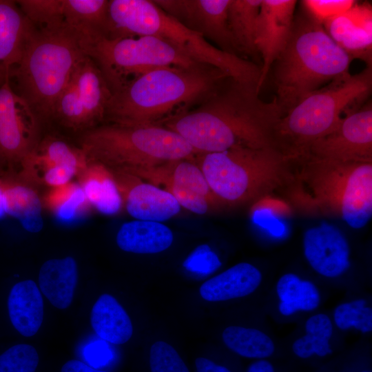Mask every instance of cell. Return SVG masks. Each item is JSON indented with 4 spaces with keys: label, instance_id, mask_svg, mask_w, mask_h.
<instances>
[{
    "label": "cell",
    "instance_id": "2",
    "mask_svg": "<svg viewBox=\"0 0 372 372\" xmlns=\"http://www.w3.org/2000/svg\"><path fill=\"white\" fill-rule=\"evenodd\" d=\"M227 77L220 69L204 63L149 71L112 94L104 121L125 125L159 124L196 104Z\"/></svg>",
    "mask_w": 372,
    "mask_h": 372
},
{
    "label": "cell",
    "instance_id": "44",
    "mask_svg": "<svg viewBox=\"0 0 372 372\" xmlns=\"http://www.w3.org/2000/svg\"><path fill=\"white\" fill-rule=\"evenodd\" d=\"M247 372H274V369L269 362L259 360L253 363L249 366Z\"/></svg>",
    "mask_w": 372,
    "mask_h": 372
},
{
    "label": "cell",
    "instance_id": "39",
    "mask_svg": "<svg viewBox=\"0 0 372 372\" xmlns=\"http://www.w3.org/2000/svg\"><path fill=\"white\" fill-rule=\"evenodd\" d=\"M355 1L352 0H304L302 8L316 21L323 24L327 20L350 9Z\"/></svg>",
    "mask_w": 372,
    "mask_h": 372
},
{
    "label": "cell",
    "instance_id": "40",
    "mask_svg": "<svg viewBox=\"0 0 372 372\" xmlns=\"http://www.w3.org/2000/svg\"><path fill=\"white\" fill-rule=\"evenodd\" d=\"M183 266L190 271L209 273L220 266L215 254L207 245L198 247L184 262Z\"/></svg>",
    "mask_w": 372,
    "mask_h": 372
},
{
    "label": "cell",
    "instance_id": "28",
    "mask_svg": "<svg viewBox=\"0 0 372 372\" xmlns=\"http://www.w3.org/2000/svg\"><path fill=\"white\" fill-rule=\"evenodd\" d=\"M77 280L76 262L70 256L45 262L39 275L42 293L59 309H66L72 303Z\"/></svg>",
    "mask_w": 372,
    "mask_h": 372
},
{
    "label": "cell",
    "instance_id": "8",
    "mask_svg": "<svg viewBox=\"0 0 372 372\" xmlns=\"http://www.w3.org/2000/svg\"><path fill=\"white\" fill-rule=\"evenodd\" d=\"M195 161L223 207L258 200L293 179V160L273 146L200 154Z\"/></svg>",
    "mask_w": 372,
    "mask_h": 372
},
{
    "label": "cell",
    "instance_id": "41",
    "mask_svg": "<svg viewBox=\"0 0 372 372\" xmlns=\"http://www.w3.org/2000/svg\"><path fill=\"white\" fill-rule=\"evenodd\" d=\"M87 361L95 369L105 365L112 358L108 346L102 341H95L85 349Z\"/></svg>",
    "mask_w": 372,
    "mask_h": 372
},
{
    "label": "cell",
    "instance_id": "6",
    "mask_svg": "<svg viewBox=\"0 0 372 372\" xmlns=\"http://www.w3.org/2000/svg\"><path fill=\"white\" fill-rule=\"evenodd\" d=\"M85 56L77 37L65 23L34 27L21 59L9 70V79H14L13 90L28 104L39 123L53 118L59 96Z\"/></svg>",
    "mask_w": 372,
    "mask_h": 372
},
{
    "label": "cell",
    "instance_id": "19",
    "mask_svg": "<svg viewBox=\"0 0 372 372\" xmlns=\"http://www.w3.org/2000/svg\"><path fill=\"white\" fill-rule=\"evenodd\" d=\"M305 257L312 268L327 277H336L349 267V249L342 232L324 223L307 229L303 237Z\"/></svg>",
    "mask_w": 372,
    "mask_h": 372
},
{
    "label": "cell",
    "instance_id": "24",
    "mask_svg": "<svg viewBox=\"0 0 372 372\" xmlns=\"http://www.w3.org/2000/svg\"><path fill=\"white\" fill-rule=\"evenodd\" d=\"M262 279L260 271L247 262L238 263L205 282L201 297L211 302L243 297L254 291Z\"/></svg>",
    "mask_w": 372,
    "mask_h": 372
},
{
    "label": "cell",
    "instance_id": "1",
    "mask_svg": "<svg viewBox=\"0 0 372 372\" xmlns=\"http://www.w3.org/2000/svg\"><path fill=\"white\" fill-rule=\"evenodd\" d=\"M259 92L256 83L227 77L196 104L158 125L178 134L197 154L276 147L274 131L284 112L276 97L264 101Z\"/></svg>",
    "mask_w": 372,
    "mask_h": 372
},
{
    "label": "cell",
    "instance_id": "11",
    "mask_svg": "<svg viewBox=\"0 0 372 372\" xmlns=\"http://www.w3.org/2000/svg\"><path fill=\"white\" fill-rule=\"evenodd\" d=\"M112 91L89 56L77 63L59 96L53 118L73 131L85 132L105 121Z\"/></svg>",
    "mask_w": 372,
    "mask_h": 372
},
{
    "label": "cell",
    "instance_id": "34",
    "mask_svg": "<svg viewBox=\"0 0 372 372\" xmlns=\"http://www.w3.org/2000/svg\"><path fill=\"white\" fill-rule=\"evenodd\" d=\"M307 333L293 344V352L307 358L316 353L324 356L332 353L329 340L332 335V324L329 317L320 313L311 316L306 322Z\"/></svg>",
    "mask_w": 372,
    "mask_h": 372
},
{
    "label": "cell",
    "instance_id": "33",
    "mask_svg": "<svg viewBox=\"0 0 372 372\" xmlns=\"http://www.w3.org/2000/svg\"><path fill=\"white\" fill-rule=\"evenodd\" d=\"M223 339L230 349L246 358H267L274 351L271 339L255 329L231 326L224 330Z\"/></svg>",
    "mask_w": 372,
    "mask_h": 372
},
{
    "label": "cell",
    "instance_id": "12",
    "mask_svg": "<svg viewBox=\"0 0 372 372\" xmlns=\"http://www.w3.org/2000/svg\"><path fill=\"white\" fill-rule=\"evenodd\" d=\"M142 179L169 192L181 207L205 214L223 207L211 190L195 159H183L137 171Z\"/></svg>",
    "mask_w": 372,
    "mask_h": 372
},
{
    "label": "cell",
    "instance_id": "37",
    "mask_svg": "<svg viewBox=\"0 0 372 372\" xmlns=\"http://www.w3.org/2000/svg\"><path fill=\"white\" fill-rule=\"evenodd\" d=\"M39 355L31 345H14L0 355V372H35Z\"/></svg>",
    "mask_w": 372,
    "mask_h": 372
},
{
    "label": "cell",
    "instance_id": "22",
    "mask_svg": "<svg viewBox=\"0 0 372 372\" xmlns=\"http://www.w3.org/2000/svg\"><path fill=\"white\" fill-rule=\"evenodd\" d=\"M77 178V183L92 209L107 216H114L121 211L123 200L112 169L89 159Z\"/></svg>",
    "mask_w": 372,
    "mask_h": 372
},
{
    "label": "cell",
    "instance_id": "17",
    "mask_svg": "<svg viewBox=\"0 0 372 372\" xmlns=\"http://www.w3.org/2000/svg\"><path fill=\"white\" fill-rule=\"evenodd\" d=\"M123 207L136 220L163 222L176 216L181 207L165 189L131 173L112 169Z\"/></svg>",
    "mask_w": 372,
    "mask_h": 372
},
{
    "label": "cell",
    "instance_id": "38",
    "mask_svg": "<svg viewBox=\"0 0 372 372\" xmlns=\"http://www.w3.org/2000/svg\"><path fill=\"white\" fill-rule=\"evenodd\" d=\"M149 364L151 372H189L177 351L163 341L151 347Z\"/></svg>",
    "mask_w": 372,
    "mask_h": 372
},
{
    "label": "cell",
    "instance_id": "23",
    "mask_svg": "<svg viewBox=\"0 0 372 372\" xmlns=\"http://www.w3.org/2000/svg\"><path fill=\"white\" fill-rule=\"evenodd\" d=\"M33 30L16 1L0 0V65L10 70L19 61Z\"/></svg>",
    "mask_w": 372,
    "mask_h": 372
},
{
    "label": "cell",
    "instance_id": "10",
    "mask_svg": "<svg viewBox=\"0 0 372 372\" xmlns=\"http://www.w3.org/2000/svg\"><path fill=\"white\" fill-rule=\"evenodd\" d=\"M87 56L101 70L112 94L132 79L149 71L200 63L164 39L149 35L104 39Z\"/></svg>",
    "mask_w": 372,
    "mask_h": 372
},
{
    "label": "cell",
    "instance_id": "21",
    "mask_svg": "<svg viewBox=\"0 0 372 372\" xmlns=\"http://www.w3.org/2000/svg\"><path fill=\"white\" fill-rule=\"evenodd\" d=\"M109 0H63V19L76 35L84 52L108 39Z\"/></svg>",
    "mask_w": 372,
    "mask_h": 372
},
{
    "label": "cell",
    "instance_id": "7",
    "mask_svg": "<svg viewBox=\"0 0 372 372\" xmlns=\"http://www.w3.org/2000/svg\"><path fill=\"white\" fill-rule=\"evenodd\" d=\"M372 90V65L335 79L311 92L285 113L274 131L276 146L292 160L304 156L316 141L335 130L359 108Z\"/></svg>",
    "mask_w": 372,
    "mask_h": 372
},
{
    "label": "cell",
    "instance_id": "20",
    "mask_svg": "<svg viewBox=\"0 0 372 372\" xmlns=\"http://www.w3.org/2000/svg\"><path fill=\"white\" fill-rule=\"evenodd\" d=\"M89 159L81 147L54 136L39 140L34 148L19 163V178L28 183H37L46 172L62 167H70L82 172Z\"/></svg>",
    "mask_w": 372,
    "mask_h": 372
},
{
    "label": "cell",
    "instance_id": "4",
    "mask_svg": "<svg viewBox=\"0 0 372 372\" xmlns=\"http://www.w3.org/2000/svg\"><path fill=\"white\" fill-rule=\"evenodd\" d=\"M288 42L273 63L278 103L284 114L323 85L350 74L353 59L302 7Z\"/></svg>",
    "mask_w": 372,
    "mask_h": 372
},
{
    "label": "cell",
    "instance_id": "36",
    "mask_svg": "<svg viewBox=\"0 0 372 372\" xmlns=\"http://www.w3.org/2000/svg\"><path fill=\"white\" fill-rule=\"evenodd\" d=\"M364 300H357L338 306L334 314L337 326L342 330L353 326L362 333L372 329V310Z\"/></svg>",
    "mask_w": 372,
    "mask_h": 372
},
{
    "label": "cell",
    "instance_id": "26",
    "mask_svg": "<svg viewBox=\"0 0 372 372\" xmlns=\"http://www.w3.org/2000/svg\"><path fill=\"white\" fill-rule=\"evenodd\" d=\"M8 309L16 330L25 337L36 334L43 321V302L33 280H23L12 287L8 299Z\"/></svg>",
    "mask_w": 372,
    "mask_h": 372
},
{
    "label": "cell",
    "instance_id": "27",
    "mask_svg": "<svg viewBox=\"0 0 372 372\" xmlns=\"http://www.w3.org/2000/svg\"><path fill=\"white\" fill-rule=\"evenodd\" d=\"M6 214L19 220L28 231L41 230L42 201L30 184L18 178H1Z\"/></svg>",
    "mask_w": 372,
    "mask_h": 372
},
{
    "label": "cell",
    "instance_id": "45",
    "mask_svg": "<svg viewBox=\"0 0 372 372\" xmlns=\"http://www.w3.org/2000/svg\"><path fill=\"white\" fill-rule=\"evenodd\" d=\"M6 214L3 192L1 185V179L0 178V218H2Z\"/></svg>",
    "mask_w": 372,
    "mask_h": 372
},
{
    "label": "cell",
    "instance_id": "46",
    "mask_svg": "<svg viewBox=\"0 0 372 372\" xmlns=\"http://www.w3.org/2000/svg\"><path fill=\"white\" fill-rule=\"evenodd\" d=\"M9 76V70L0 65V86L5 82Z\"/></svg>",
    "mask_w": 372,
    "mask_h": 372
},
{
    "label": "cell",
    "instance_id": "18",
    "mask_svg": "<svg viewBox=\"0 0 372 372\" xmlns=\"http://www.w3.org/2000/svg\"><path fill=\"white\" fill-rule=\"evenodd\" d=\"M327 34L351 57L372 65V8L357 1L345 12L322 24Z\"/></svg>",
    "mask_w": 372,
    "mask_h": 372
},
{
    "label": "cell",
    "instance_id": "29",
    "mask_svg": "<svg viewBox=\"0 0 372 372\" xmlns=\"http://www.w3.org/2000/svg\"><path fill=\"white\" fill-rule=\"evenodd\" d=\"M90 322L96 333L109 342L121 344L132 337L133 328L129 316L109 294L101 295L95 302Z\"/></svg>",
    "mask_w": 372,
    "mask_h": 372
},
{
    "label": "cell",
    "instance_id": "5",
    "mask_svg": "<svg viewBox=\"0 0 372 372\" xmlns=\"http://www.w3.org/2000/svg\"><path fill=\"white\" fill-rule=\"evenodd\" d=\"M108 17L110 39L159 37L192 60L217 68L238 81L256 83L258 88L260 65L220 50L167 14L152 0H109Z\"/></svg>",
    "mask_w": 372,
    "mask_h": 372
},
{
    "label": "cell",
    "instance_id": "43",
    "mask_svg": "<svg viewBox=\"0 0 372 372\" xmlns=\"http://www.w3.org/2000/svg\"><path fill=\"white\" fill-rule=\"evenodd\" d=\"M61 372H107V371L96 369L76 360H71L67 362L62 366Z\"/></svg>",
    "mask_w": 372,
    "mask_h": 372
},
{
    "label": "cell",
    "instance_id": "25",
    "mask_svg": "<svg viewBox=\"0 0 372 372\" xmlns=\"http://www.w3.org/2000/svg\"><path fill=\"white\" fill-rule=\"evenodd\" d=\"M174 235L160 222L133 220L124 223L116 234V243L123 251L135 254H156L169 248Z\"/></svg>",
    "mask_w": 372,
    "mask_h": 372
},
{
    "label": "cell",
    "instance_id": "47",
    "mask_svg": "<svg viewBox=\"0 0 372 372\" xmlns=\"http://www.w3.org/2000/svg\"><path fill=\"white\" fill-rule=\"evenodd\" d=\"M362 372H368V371H362Z\"/></svg>",
    "mask_w": 372,
    "mask_h": 372
},
{
    "label": "cell",
    "instance_id": "16",
    "mask_svg": "<svg viewBox=\"0 0 372 372\" xmlns=\"http://www.w3.org/2000/svg\"><path fill=\"white\" fill-rule=\"evenodd\" d=\"M296 5V0L261 1L255 36L256 49L262 60L260 90L288 42Z\"/></svg>",
    "mask_w": 372,
    "mask_h": 372
},
{
    "label": "cell",
    "instance_id": "9",
    "mask_svg": "<svg viewBox=\"0 0 372 372\" xmlns=\"http://www.w3.org/2000/svg\"><path fill=\"white\" fill-rule=\"evenodd\" d=\"M80 145L88 159L129 173L197 155L178 134L158 124L106 123L84 132Z\"/></svg>",
    "mask_w": 372,
    "mask_h": 372
},
{
    "label": "cell",
    "instance_id": "31",
    "mask_svg": "<svg viewBox=\"0 0 372 372\" xmlns=\"http://www.w3.org/2000/svg\"><path fill=\"white\" fill-rule=\"evenodd\" d=\"M60 222L74 223L85 216L92 209L77 183L50 187L42 202Z\"/></svg>",
    "mask_w": 372,
    "mask_h": 372
},
{
    "label": "cell",
    "instance_id": "42",
    "mask_svg": "<svg viewBox=\"0 0 372 372\" xmlns=\"http://www.w3.org/2000/svg\"><path fill=\"white\" fill-rule=\"evenodd\" d=\"M195 363L197 372H231L226 367L217 365L205 358H196Z\"/></svg>",
    "mask_w": 372,
    "mask_h": 372
},
{
    "label": "cell",
    "instance_id": "13",
    "mask_svg": "<svg viewBox=\"0 0 372 372\" xmlns=\"http://www.w3.org/2000/svg\"><path fill=\"white\" fill-rule=\"evenodd\" d=\"M339 161L372 162V103L349 113L330 134L314 141L304 155Z\"/></svg>",
    "mask_w": 372,
    "mask_h": 372
},
{
    "label": "cell",
    "instance_id": "14",
    "mask_svg": "<svg viewBox=\"0 0 372 372\" xmlns=\"http://www.w3.org/2000/svg\"><path fill=\"white\" fill-rule=\"evenodd\" d=\"M39 121L12 87L9 76L0 86V160L20 163L38 143Z\"/></svg>",
    "mask_w": 372,
    "mask_h": 372
},
{
    "label": "cell",
    "instance_id": "15",
    "mask_svg": "<svg viewBox=\"0 0 372 372\" xmlns=\"http://www.w3.org/2000/svg\"><path fill=\"white\" fill-rule=\"evenodd\" d=\"M165 12L227 53L240 56L228 23L231 0H153Z\"/></svg>",
    "mask_w": 372,
    "mask_h": 372
},
{
    "label": "cell",
    "instance_id": "3",
    "mask_svg": "<svg viewBox=\"0 0 372 372\" xmlns=\"http://www.w3.org/2000/svg\"><path fill=\"white\" fill-rule=\"evenodd\" d=\"M289 183V198L304 213L338 217L351 227L372 216V162L339 161L305 155Z\"/></svg>",
    "mask_w": 372,
    "mask_h": 372
},
{
    "label": "cell",
    "instance_id": "32",
    "mask_svg": "<svg viewBox=\"0 0 372 372\" xmlns=\"http://www.w3.org/2000/svg\"><path fill=\"white\" fill-rule=\"evenodd\" d=\"M277 293L281 301L279 309L285 316L298 310H313L320 303V294L316 286L311 282L302 281L293 273L285 274L280 278Z\"/></svg>",
    "mask_w": 372,
    "mask_h": 372
},
{
    "label": "cell",
    "instance_id": "35",
    "mask_svg": "<svg viewBox=\"0 0 372 372\" xmlns=\"http://www.w3.org/2000/svg\"><path fill=\"white\" fill-rule=\"evenodd\" d=\"M19 8L35 28H47L65 23L63 0H18Z\"/></svg>",
    "mask_w": 372,
    "mask_h": 372
},
{
    "label": "cell",
    "instance_id": "30",
    "mask_svg": "<svg viewBox=\"0 0 372 372\" xmlns=\"http://www.w3.org/2000/svg\"><path fill=\"white\" fill-rule=\"evenodd\" d=\"M261 1L231 0L228 10L229 28L240 56L256 59L259 55L255 36Z\"/></svg>",
    "mask_w": 372,
    "mask_h": 372
}]
</instances>
